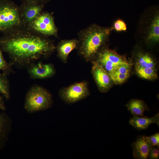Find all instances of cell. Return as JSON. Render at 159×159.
<instances>
[{
    "label": "cell",
    "instance_id": "4fadbf2b",
    "mask_svg": "<svg viewBox=\"0 0 159 159\" xmlns=\"http://www.w3.org/2000/svg\"><path fill=\"white\" fill-rule=\"evenodd\" d=\"M78 43L76 39L62 40L59 42L56 49L57 56L61 61L64 63L67 62L69 53L77 48Z\"/></svg>",
    "mask_w": 159,
    "mask_h": 159
},
{
    "label": "cell",
    "instance_id": "8fae6325",
    "mask_svg": "<svg viewBox=\"0 0 159 159\" xmlns=\"http://www.w3.org/2000/svg\"><path fill=\"white\" fill-rule=\"evenodd\" d=\"M152 146L148 136H141L138 137L135 141L132 143V154L134 158L137 159H147Z\"/></svg>",
    "mask_w": 159,
    "mask_h": 159
},
{
    "label": "cell",
    "instance_id": "484cf974",
    "mask_svg": "<svg viewBox=\"0 0 159 159\" xmlns=\"http://www.w3.org/2000/svg\"><path fill=\"white\" fill-rule=\"evenodd\" d=\"M21 3L33 2L44 4L46 0H20Z\"/></svg>",
    "mask_w": 159,
    "mask_h": 159
},
{
    "label": "cell",
    "instance_id": "d6986e66",
    "mask_svg": "<svg viewBox=\"0 0 159 159\" xmlns=\"http://www.w3.org/2000/svg\"><path fill=\"white\" fill-rule=\"evenodd\" d=\"M7 75L2 73L0 74V93L6 101L10 98V86Z\"/></svg>",
    "mask_w": 159,
    "mask_h": 159
},
{
    "label": "cell",
    "instance_id": "44dd1931",
    "mask_svg": "<svg viewBox=\"0 0 159 159\" xmlns=\"http://www.w3.org/2000/svg\"><path fill=\"white\" fill-rule=\"evenodd\" d=\"M109 74L114 83L119 84L126 81L129 78L130 74H122L115 71Z\"/></svg>",
    "mask_w": 159,
    "mask_h": 159
},
{
    "label": "cell",
    "instance_id": "30bf717a",
    "mask_svg": "<svg viewBox=\"0 0 159 159\" xmlns=\"http://www.w3.org/2000/svg\"><path fill=\"white\" fill-rule=\"evenodd\" d=\"M44 4L33 2L21 3L20 6L22 20L26 26L44 11Z\"/></svg>",
    "mask_w": 159,
    "mask_h": 159
},
{
    "label": "cell",
    "instance_id": "7c38bea8",
    "mask_svg": "<svg viewBox=\"0 0 159 159\" xmlns=\"http://www.w3.org/2000/svg\"><path fill=\"white\" fill-rule=\"evenodd\" d=\"M12 121L5 112L0 113V151L5 147L11 130Z\"/></svg>",
    "mask_w": 159,
    "mask_h": 159
},
{
    "label": "cell",
    "instance_id": "6da1fadb",
    "mask_svg": "<svg viewBox=\"0 0 159 159\" xmlns=\"http://www.w3.org/2000/svg\"><path fill=\"white\" fill-rule=\"evenodd\" d=\"M0 47L8 54L11 64L19 69L47 58L56 49L53 40L24 26L4 34Z\"/></svg>",
    "mask_w": 159,
    "mask_h": 159
},
{
    "label": "cell",
    "instance_id": "2e32d148",
    "mask_svg": "<svg viewBox=\"0 0 159 159\" xmlns=\"http://www.w3.org/2000/svg\"><path fill=\"white\" fill-rule=\"evenodd\" d=\"M135 66L156 68V63L153 58L149 54L140 52L137 55Z\"/></svg>",
    "mask_w": 159,
    "mask_h": 159
},
{
    "label": "cell",
    "instance_id": "cb8c5ba5",
    "mask_svg": "<svg viewBox=\"0 0 159 159\" xmlns=\"http://www.w3.org/2000/svg\"><path fill=\"white\" fill-rule=\"evenodd\" d=\"M148 138L152 146H159V133H157L150 136Z\"/></svg>",
    "mask_w": 159,
    "mask_h": 159
},
{
    "label": "cell",
    "instance_id": "ac0fdd59",
    "mask_svg": "<svg viewBox=\"0 0 159 159\" xmlns=\"http://www.w3.org/2000/svg\"><path fill=\"white\" fill-rule=\"evenodd\" d=\"M135 67L136 73L142 78L150 80L157 78L158 75L156 68L138 66H135Z\"/></svg>",
    "mask_w": 159,
    "mask_h": 159
},
{
    "label": "cell",
    "instance_id": "52a82bcc",
    "mask_svg": "<svg viewBox=\"0 0 159 159\" xmlns=\"http://www.w3.org/2000/svg\"><path fill=\"white\" fill-rule=\"evenodd\" d=\"M108 74L115 71L120 65L128 62L126 58L115 51L107 48L102 47L95 59Z\"/></svg>",
    "mask_w": 159,
    "mask_h": 159
},
{
    "label": "cell",
    "instance_id": "277c9868",
    "mask_svg": "<svg viewBox=\"0 0 159 159\" xmlns=\"http://www.w3.org/2000/svg\"><path fill=\"white\" fill-rule=\"evenodd\" d=\"M23 26L20 6L11 0H0V32L5 34Z\"/></svg>",
    "mask_w": 159,
    "mask_h": 159
},
{
    "label": "cell",
    "instance_id": "5bb4252c",
    "mask_svg": "<svg viewBox=\"0 0 159 159\" xmlns=\"http://www.w3.org/2000/svg\"><path fill=\"white\" fill-rule=\"evenodd\" d=\"M129 123L138 130L145 129L151 124L155 123L159 126V114L151 118L134 116L130 119Z\"/></svg>",
    "mask_w": 159,
    "mask_h": 159
},
{
    "label": "cell",
    "instance_id": "8992f818",
    "mask_svg": "<svg viewBox=\"0 0 159 159\" xmlns=\"http://www.w3.org/2000/svg\"><path fill=\"white\" fill-rule=\"evenodd\" d=\"M58 94L66 103L71 104L86 98L90 93L87 82L83 81L62 88Z\"/></svg>",
    "mask_w": 159,
    "mask_h": 159
},
{
    "label": "cell",
    "instance_id": "3957f363",
    "mask_svg": "<svg viewBox=\"0 0 159 159\" xmlns=\"http://www.w3.org/2000/svg\"><path fill=\"white\" fill-rule=\"evenodd\" d=\"M53 97L46 89L38 85H34L28 90L25 95L24 108L29 113L44 110L51 107Z\"/></svg>",
    "mask_w": 159,
    "mask_h": 159
},
{
    "label": "cell",
    "instance_id": "9a60e30c",
    "mask_svg": "<svg viewBox=\"0 0 159 159\" xmlns=\"http://www.w3.org/2000/svg\"><path fill=\"white\" fill-rule=\"evenodd\" d=\"M128 110L134 116L145 117L144 112L149 110L147 105L143 100L133 99L130 100L126 105Z\"/></svg>",
    "mask_w": 159,
    "mask_h": 159
},
{
    "label": "cell",
    "instance_id": "5b68a950",
    "mask_svg": "<svg viewBox=\"0 0 159 159\" xmlns=\"http://www.w3.org/2000/svg\"><path fill=\"white\" fill-rule=\"evenodd\" d=\"M30 29L43 36H58L57 28L53 14L43 11L35 20L26 26Z\"/></svg>",
    "mask_w": 159,
    "mask_h": 159
},
{
    "label": "cell",
    "instance_id": "9c48e42d",
    "mask_svg": "<svg viewBox=\"0 0 159 159\" xmlns=\"http://www.w3.org/2000/svg\"><path fill=\"white\" fill-rule=\"evenodd\" d=\"M26 69L30 78L34 80L50 78L56 73L53 64H44L42 61L32 64Z\"/></svg>",
    "mask_w": 159,
    "mask_h": 159
},
{
    "label": "cell",
    "instance_id": "603a6c76",
    "mask_svg": "<svg viewBox=\"0 0 159 159\" xmlns=\"http://www.w3.org/2000/svg\"><path fill=\"white\" fill-rule=\"evenodd\" d=\"M158 147L152 146L150 151L148 157L151 159H158L159 157Z\"/></svg>",
    "mask_w": 159,
    "mask_h": 159
},
{
    "label": "cell",
    "instance_id": "ffe728a7",
    "mask_svg": "<svg viewBox=\"0 0 159 159\" xmlns=\"http://www.w3.org/2000/svg\"><path fill=\"white\" fill-rule=\"evenodd\" d=\"M3 51L0 47V71L2 73L7 76L14 72L12 66L9 62L6 61L2 54Z\"/></svg>",
    "mask_w": 159,
    "mask_h": 159
},
{
    "label": "cell",
    "instance_id": "d4e9b609",
    "mask_svg": "<svg viewBox=\"0 0 159 159\" xmlns=\"http://www.w3.org/2000/svg\"><path fill=\"white\" fill-rule=\"evenodd\" d=\"M6 108L5 102V98L0 93V110L5 111L6 110Z\"/></svg>",
    "mask_w": 159,
    "mask_h": 159
},
{
    "label": "cell",
    "instance_id": "e0dca14e",
    "mask_svg": "<svg viewBox=\"0 0 159 159\" xmlns=\"http://www.w3.org/2000/svg\"><path fill=\"white\" fill-rule=\"evenodd\" d=\"M147 39L152 42H157L159 39V16L157 14L152 21Z\"/></svg>",
    "mask_w": 159,
    "mask_h": 159
},
{
    "label": "cell",
    "instance_id": "7402d4cb",
    "mask_svg": "<svg viewBox=\"0 0 159 159\" xmlns=\"http://www.w3.org/2000/svg\"><path fill=\"white\" fill-rule=\"evenodd\" d=\"M115 29L117 31H125L127 29L126 25L124 21L121 20L116 21L114 25Z\"/></svg>",
    "mask_w": 159,
    "mask_h": 159
},
{
    "label": "cell",
    "instance_id": "7a4b0ae2",
    "mask_svg": "<svg viewBox=\"0 0 159 159\" xmlns=\"http://www.w3.org/2000/svg\"><path fill=\"white\" fill-rule=\"evenodd\" d=\"M111 29L93 24L80 31L77 47L80 55L87 62L94 60L107 41Z\"/></svg>",
    "mask_w": 159,
    "mask_h": 159
},
{
    "label": "cell",
    "instance_id": "ba28073f",
    "mask_svg": "<svg viewBox=\"0 0 159 159\" xmlns=\"http://www.w3.org/2000/svg\"><path fill=\"white\" fill-rule=\"evenodd\" d=\"M91 62L92 74L99 90L103 93L107 92L110 88L112 82L108 73L95 60Z\"/></svg>",
    "mask_w": 159,
    "mask_h": 159
}]
</instances>
